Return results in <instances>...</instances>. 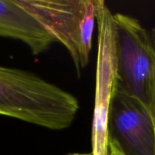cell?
Wrapping results in <instances>:
<instances>
[{
	"label": "cell",
	"instance_id": "4",
	"mask_svg": "<svg viewBox=\"0 0 155 155\" xmlns=\"http://www.w3.org/2000/svg\"><path fill=\"white\" fill-rule=\"evenodd\" d=\"M98 54L92 127V155H108L110 103L119 83L114 14L105 2L96 0Z\"/></svg>",
	"mask_w": 155,
	"mask_h": 155
},
{
	"label": "cell",
	"instance_id": "2",
	"mask_svg": "<svg viewBox=\"0 0 155 155\" xmlns=\"http://www.w3.org/2000/svg\"><path fill=\"white\" fill-rule=\"evenodd\" d=\"M69 52L78 77L89 61L96 0H18Z\"/></svg>",
	"mask_w": 155,
	"mask_h": 155
},
{
	"label": "cell",
	"instance_id": "3",
	"mask_svg": "<svg viewBox=\"0 0 155 155\" xmlns=\"http://www.w3.org/2000/svg\"><path fill=\"white\" fill-rule=\"evenodd\" d=\"M120 83L155 118V30L130 15L114 14Z\"/></svg>",
	"mask_w": 155,
	"mask_h": 155
},
{
	"label": "cell",
	"instance_id": "6",
	"mask_svg": "<svg viewBox=\"0 0 155 155\" xmlns=\"http://www.w3.org/2000/svg\"><path fill=\"white\" fill-rule=\"evenodd\" d=\"M0 36L21 41L35 56L45 52L52 44L58 42L18 0L0 1Z\"/></svg>",
	"mask_w": 155,
	"mask_h": 155
},
{
	"label": "cell",
	"instance_id": "5",
	"mask_svg": "<svg viewBox=\"0 0 155 155\" xmlns=\"http://www.w3.org/2000/svg\"><path fill=\"white\" fill-rule=\"evenodd\" d=\"M108 131L127 155H155V118L120 80L110 103Z\"/></svg>",
	"mask_w": 155,
	"mask_h": 155
},
{
	"label": "cell",
	"instance_id": "7",
	"mask_svg": "<svg viewBox=\"0 0 155 155\" xmlns=\"http://www.w3.org/2000/svg\"><path fill=\"white\" fill-rule=\"evenodd\" d=\"M108 155H127L116 139L109 136Z\"/></svg>",
	"mask_w": 155,
	"mask_h": 155
},
{
	"label": "cell",
	"instance_id": "1",
	"mask_svg": "<svg viewBox=\"0 0 155 155\" xmlns=\"http://www.w3.org/2000/svg\"><path fill=\"white\" fill-rule=\"evenodd\" d=\"M80 109L74 95L33 73L0 68V114L51 130L71 127Z\"/></svg>",
	"mask_w": 155,
	"mask_h": 155
}]
</instances>
